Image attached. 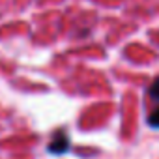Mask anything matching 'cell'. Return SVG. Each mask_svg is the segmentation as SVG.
<instances>
[{
  "label": "cell",
  "mask_w": 159,
  "mask_h": 159,
  "mask_svg": "<svg viewBox=\"0 0 159 159\" xmlns=\"http://www.w3.org/2000/svg\"><path fill=\"white\" fill-rule=\"evenodd\" d=\"M69 150V139L64 135V133H58L51 142H49V152L54 153V155H60V153H66Z\"/></svg>",
  "instance_id": "obj_1"
},
{
  "label": "cell",
  "mask_w": 159,
  "mask_h": 159,
  "mask_svg": "<svg viewBox=\"0 0 159 159\" xmlns=\"http://www.w3.org/2000/svg\"><path fill=\"white\" fill-rule=\"evenodd\" d=\"M148 94H150V98H152L153 101H157V103H159V77L155 79V81H153L152 84H150Z\"/></svg>",
  "instance_id": "obj_2"
},
{
  "label": "cell",
  "mask_w": 159,
  "mask_h": 159,
  "mask_svg": "<svg viewBox=\"0 0 159 159\" xmlns=\"http://www.w3.org/2000/svg\"><path fill=\"white\" fill-rule=\"evenodd\" d=\"M148 124H150L152 127L159 129V109H155V111H152V112L148 114Z\"/></svg>",
  "instance_id": "obj_3"
}]
</instances>
